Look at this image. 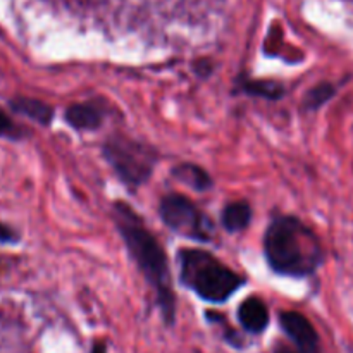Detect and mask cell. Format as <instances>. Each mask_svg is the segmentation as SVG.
<instances>
[{
	"mask_svg": "<svg viewBox=\"0 0 353 353\" xmlns=\"http://www.w3.org/2000/svg\"><path fill=\"white\" fill-rule=\"evenodd\" d=\"M336 95V86L330 81H323L319 85L312 86L310 90H307L305 97L302 100V109L305 112H314V110H319L324 103L330 102L333 97Z\"/></svg>",
	"mask_w": 353,
	"mask_h": 353,
	"instance_id": "4fadbf2b",
	"label": "cell"
},
{
	"mask_svg": "<svg viewBox=\"0 0 353 353\" xmlns=\"http://www.w3.org/2000/svg\"><path fill=\"white\" fill-rule=\"evenodd\" d=\"M262 252L274 274L295 279L314 276L326 259L312 228L290 214L272 217L262 236Z\"/></svg>",
	"mask_w": 353,
	"mask_h": 353,
	"instance_id": "7a4b0ae2",
	"label": "cell"
},
{
	"mask_svg": "<svg viewBox=\"0 0 353 353\" xmlns=\"http://www.w3.org/2000/svg\"><path fill=\"white\" fill-rule=\"evenodd\" d=\"M0 138H7V140H23L24 138L23 128L17 126L3 109H0Z\"/></svg>",
	"mask_w": 353,
	"mask_h": 353,
	"instance_id": "5bb4252c",
	"label": "cell"
},
{
	"mask_svg": "<svg viewBox=\"0 0 353 353\" xmlns=\"http://www.w3.org/2000/svg\"><path fill=\"white\" fill-rule=\"evenodd\" d=\"M159 217L172 233L186 240L196 243H209L214 240L216 226L209 214L181 193H168L162 196L159 203Z\"/></svg>",
	"mask_w": 353,
	"mask_h": 353,
	"instance_id": "5b68a950",
	"label": "cell"
},
{
	"mask_svg": "<svg viewBox=\"0 0 353 353\" xmlns=\"http://www.w3.org/2000/svg\"><path fill=\"white\" fill-rule=\"evenodd\" d=\"M92 353H107V348L103 343H95L92 348Z\"/></svg>",
	"mask_w": 353,
	"mask_h": 353,
	"instance_id": "ac0fdd59",
	"label": "cell"
},
{
	"mask_svg": "<svg viewBox=\"0 0 353 353\" xmlns=\"http://www.w3.org/2000/svg\"><path fill=\"white\" fill-rule=\"evenodd\" d=\"M102 155L130 192L141 188L161 162V152L154 145L126 133L107 137L102 143Z\"/></svg>",
	"mask_w": 353,
	"mask_h": 353,
	"instance_id": "277c9868",
	"label": "cell"
},
{
	"mask_svg": "<svg viewBox=\"0 0 353 353\" xmlns=\"http://www.w3.org/2000/svg\"><path fill=\"white\" fill-rule=\"evenodd\" d=\"M112 221L131 261L137 264L147 285L154 290L155 302L169 326L176 319V293L168 254L143 217L124 200L112 203Z\"/></svg>",
	"mask_w": 353,
	"mask_h": 353,
	"instance_id": "6da1fadb",
	"label": "cell"
},
{
	"mask_svg": "<svg viewBox=\"0 0 353 353\" xmlns=\"http://www.w3.org/2000/svg\"><path fill=\"white\" fill-rule=\"evenodd\" d=\"M193 69H195V72L200 78H209L210 72L214 71V65L209 59H200V61H196L195 64H193Z\"/></svg>",
	"mask_w": 353,
	"mask_h": 353,
	"instance_id": "2e32d148",
	"label": "cell"
},
{
	"mask_svg": "<svg viewBox=\"0 0 353 353\" xmlns=\"http://www.w3.org/2000/svg\"><path fill=\"white\" fill-rule=\"evenodd\" d=\"M234 92L243 93L247 97L269 100L276 102L286 97V85L278 79H264V78H250V76H240L236 78Z\"/></svg>",
	"mask_w": 353,
	"mask_h": 353,
	"instance_id": "ba28073f",
	"label": "cell"
},
{
	"mask_svg": "<svg viewBox=\"0 0 353 353\" xmlns=\"http://www.w3.org/2000/svg\"><path fill=\"white\" fill-rule=\"evenodd\" d=\"M252 217H254V210L250 203L245 200H236L224 205L221 212V224L228 233H243L250 228Z\"/></svg>",
	"mask_w": 353,
	"mask_h": 353,
	"instance_id": "7c38bea8",
	"label": "cell"
},
{
	"mask_svg": "<svg viewBox=\"0 0 353 353\" xmlns=\"http://www.w3.org/2000/svg\"><path fill=\"white\" fill-rule=\"evenodd\" d=\"M9 107L12 112L34 121L40 126H50L55 116L54 107L31 97H14L12 100H9Z\"/></svg>",
	"mask_w": 353,
	"mask_h": 353,
	"instance_id": "30bf717a",
	"label": "cell"
},
{
	"mask_svg": "<svg viewBox=\"0 0 353 353\" xmlns=\"http://www.w3.org/2000/svg\"><path fill=\"white\" fill-rule=\"evenodd\" d=\"M17 241H19V234H17L10 226L0 223V243L14 245L17 243Z\"/></svg>",
	"mask_w": 353,
	"mask_h": 353,
	"instance_id": "9a60e30c",
	"label": "cell"
},
{
	"mask_svg": "<svg viewBox=\"0 0 353 353\" xmlns=\"http://www.w3.org/2000/svg\"><path fill=\"white\" fill-rule=\"evenodd\" d=\"M109 105L102 99H90L85 102L71 103L64 112V121L69 128L79 133H92L105 124Z\"/></svg>",
	"mask_w": 353,
	"mask_h": 353,
	"instance_id": "8992f818",
	"label": "cell"
},
{
	"mask_svg": "<svg viewBox=\"0 0 353 353\" xmlns=\"http://www.w3.org/2000/svg\"><path fill=\"white\" fill-rule=\"evenodd\" d=\"M171 174L172 178L178 179L188 188L195 190V192H209L214 186L212 176L195 162H179L178 165L172 168Z\"/></svg>",
	"mask_w": 353,
	"mask_h": 353,
	"instance_id": "8fae6325",
	"label": "cell"
},
{
	"mask_svg": "<svg viewBox=\"0 0 353 353\" xmlns=\"http://www.w3.org/2000/svg\"><path fill=\"white\" fill-rule=\"evenodd\" d=\"M269 309L265 302L259 296L252 295L238 307V321L241 327L250 334H261L269 326Z\"/></svg>",
	"mask_w": 353,
	"mask_h": 353,
	"instance_id": "9c48e42d",
	"label": "cell"
},
{
	"mask_svg": "<svg viewBox=\"0 0 353 353\" xmlns=\"http://www.w3.org/2000/svg\"><path fill=\"white\" fill-rule=\"evenodd\" d=\"M274 353H300V352H295V350H293V348L286 347V345H278V347H276Z\"/></svg>",
	"mask_w": 353,
	"mask_h": 353,
	"instance_id": "e0dca14e",
	"label": "cell"
},
{
	"mask_svg": "<svg viewBox=\"0 0 353 353\" xmlns=\"http://www.w3.org/2000/svg\"><path fill=\"white\" fill-rule=\"evenodd\" d=\"M279 324L300 353H321L319 334L303 314L286 310L279 314Z\"/></svg>",
	"mask_w": 353,
	"mask_h": 353,
	"instance_id": "52a82bcc",
	"label": "cell"
},
{
	"mask_svg": "<svg viewBox=\"0 0 353 353\" xmlns=\"http://www.w3.org/2000/svg\"><path fill=\"white\" fill-rule=\"evenodd\" d=\"M176 257L179 283L203 302H228L247 283L245 276L203 248L185 247Z\"/></svg>",
	"mask_w": 353,
	"mask_h": 353,
	"instance_id": "3957f363",
	"label": "cell"
}]
</instances>
